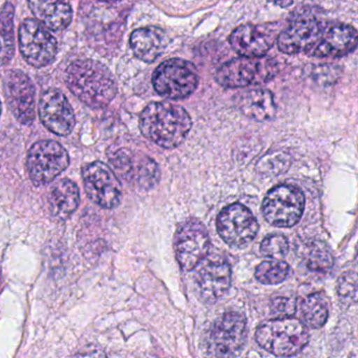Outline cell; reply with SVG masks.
Returning a JSON list of instances; mask_svg holds the SVG:
<instances>
[{"label":"cell","mask_w":358,"mask_h":358,"mask_svg":"<svg viewBox=\"0 0 358 358\" xmlns=\"http://www.w3.org/2000/svg\"><path fill=\"white\" fill-rule=\"evenodd\" d=\"M192 124L188 113L182 106L169 102H152L140 116V129L144 137L166 150L181 145Z\"/></svg>","instance_id":"6da1fadb"},{"label":"cell","mask_w":358,"mask_h":358,"mask_svg":"<svg viewBox=\"0 0 358 358\" xmlns=\"http://www.w3.org/2000/svg\"><path fill=\"white\" fill-rule=\"evenodd\" d=\"M66 85L73 94L90 108H103L117 95V85L112 73L100 62L79 59L66 70Z\"/></svg>","instance_id":"7a4b0ae2"},{"label":"cell","mask_w":358,"mask_h":358,"mask_svg":"<svg viewBox=\"0 0 358 358\" xmlns=\"http://www.w3.org/2000/svg\"><path fill=\"white\" fill-rule=\"evenodd\" d=\"M255 339L269 353L289 357L303 349L309 335L301 320L294 317H278L264 322L257 328Z\"/></svg>","instance_id":"3957f363"},{"label":"cell","mask_w":358,"mask_h":358,"mask_svg":"<svg viewBox=\"0 0 358 358\" xmlns=\"http://www.w3.org/2000/svg\"><path fill=\"white\" fill-rule=\"evenodd\" d=\"M278 73V64L272 58L240 57L226 62L215 73L219 85L227 89L263 85L272 80Z\"/></svg>","instance_id":"277c9868"},{"label":"cell","mask_w":358,"mask_h":358,"mask_svg":"<svg viewBox=\"0 0 358 358\" xmlns=\"http://www.w3.org/2000/svg\"><path fill=\"white\" fill-rule=\"evenodd\" d=\"M247 336V322L238 312L223 314L209 330L206 351L209 358H236Z\"/></svg>","instance_id":"5b68a950"},{"label":"cell","mask_w":358,"mask_h":358,"mask_svg":"<svg viewBox=\"0 0 358 358\" xmlns=\"http://www.w3.org/2000/svg\"><path fill=\"white\" fill-rule=\"evenodd\" d=\"M152 85L159 95L171 100L189 97L199 85L196 66L186 60L173 58L155 71Z\"/></svg>","instance_id":"8992f818"},{"label":"cell","mask_w":358,"mask_h":358,"mask_svg":"<svg viewBox=\"0 0 358 358\" xmlns=\"http://www.w3.org/2000/svg\"><path fill=\"white\" fill-rule=\"evenodd\" d=\"M69 165L70 156L66 148L53 140L33 144L27 158L29 176L36 186L51 183L68 169Z\"/></svg>","instance_id":"52a82bcc"},{"label":"cell","mask_w":358,"mask_h":358,"mask_svg":"<svg viewBox=\"0 0 358 358\" xmlns=\"http://www.w3.org/2000/svg\"><path fill=\"white\" fill-rule=\"evenodd\" d=\"M305 209V196L299 188L293 185L276 186L264 199V217L272 226L292 227L299 223Z\"/></svg>","instance_id":"ba28073f"},{"label":"cell","mask_w":358,"mask_h":358,"mask_svg":"<svg viewBox=\"0 0 358 358\" xmlns=\"http://www.w3.org/2000/svg\"><path fill=\"white\" fill-rule=\"evenodd\" d=\"M18 38L22 56L34 68L49 66L57 55V41L36 20H26L22 22Z\"/></svg>","instance_id":"9c48e42d"},{"label":"cell","mask_w":358,"mask_h":358,"mask_svg":"<svg viewBox=\"0 0 358 358\" xmlns=\"http://www.w3.org/2000/svg\"><path fill=\"white\" fill-rule=\"evenodd\" d=\"M87 196L102 208L118 206L122 198V187L116 173L101 161L90 163L83 171Z\"/></svg>","instance_id":"30bf717a"},{"label":"cell","mask_w":358,"mask_h":358,"mask_svg":"<svg viewBox=\"0 0 358 358\" xmlns=\"http://www.w3.org/2000/svg\"><path fill=\"white\" fill-rule=\"evenodd\" d=\"M217 229L230 246L244 247L255 240L259 224L250 210L241 203L228 205L217 215Z\"/></svg>","instance_id":"8fae6325"},{"label":"cell","mask_w":358,"mask_h":358,"mask_svg":"<svg viewBox=\"0 0 358 358\" xmlns=\"http://www.w3.org/2000/svg\"><path fill=\"white\" fill-rule=\"evenodd\" d=\"M210 238L206 227L196 220L184 222L175 236V252L181 268L194 269L206 257Z\"/></svg>","instance_id":"7c38bea8"},{"label":"cell","mask_w":358,"mask_h":358,"mask_svg":"<svg viewBox=\"0 0 358 358\" xmlns=\"http://www.w3.org/2000/svg\"><path fill=\"white\" fill-rule=\"evenodd\" d=\"M110 161L119 176L142 189H150L160 179L158 164L142 152L121 148L110 156Z\"/></svg>","instance_id":"4fadbf2b"},{"label":"cell","mask_w":358,"mask_h":358,"mask_svg":"<svg viewBox=\"0 0 358 358\" xmlns=\"http://www.w3.org/2000/svg\"><path fill=\"white\" fill-rule=\"evenodd\" d=\"M194 284L199 295L207 303L221 299L231 285V269L225 259L205 257L194 268Z\"/></svg>","instance_id":"5bb4252c"},{"label":"cell","mask_w":358,"mask_h":358,"mask_svg":"<svg viewBox=\"0 0 358 358\" xmlns=\"http://www.w3.org/2000/svg\"><path fill=\"white\" fill-rule=\"evenodd\" d=\"M324 28L314 16H297L278 35V49L288 55L308 54L320 41Z\"/></svg>","instance_id":"9a60e30c"},{"label":"cell","mask_w":358,"mask_h":358,"mask_svg":"<svg viewBox=\"0 0 358 358\" xmlns=\"http://www.w3.org/2000/svg\"><path fill=\"white\" fill-rule=\"evenodd\" d=\"M6 98L14 116L22 124H32L35 119V87L28 75L13 70L3 77Z\"/></svg>","instance_id":"2e32d148"},{"label":"cell","mask_w":358,"mask_h":358,"mask_svg":"<svg viewBox=\"0 0 358 358\" xmlns=\"http://www.w3.org/2000/svg\"><path fill=\"white\" fill-rule=\"evenodd\" d=\"M38 113L43 125L57 136L70 135L76 124L72 106L66 95L57 89H49L41 94Z\"/></svg>","instance_id":"e0dca14e"},{"label":"cell","mask_w":358,"mask_h":358,"mask_svg":"<svg viewBox=\"0 0 358 358\" xmlns=\"http://www.w3.org/2000/svg\"><path fill=\"white\" fill-rule=\"evenodd\" d=\"M357 45V31L348 24L324 27L320 41L307 54L318 58H338L348 55Z\"/></svg>","instance_id":"ac0fdd59"},{"label":"cell","mask_w":358,"mask_h":358,"mask_svg":"<svg viewBox=\"0 0 358 358\" xmlns=\"http://www.w3.org/2000/svg\"><path fill=\"white\" fill-rule=\"evenodd\" d=\"M229 43L242 57L259 58L266 56L271 49L274 36L262 27L244 24L231 33Z\"/></svg>","instance_id":"d6986e66"},{"label":"cell","mask_w":358,"mask_h":358,"mask_svg":"<svg viewBox=\"0 0 358 358\" xmlns=\"http://www.w3.org/2000/svg\"><path fill=\"white\" fill-rule=\"evenodd\" d=\"M129 43L136 57L150 64L164 53L169 38L165 31L158 27H144L131 33Z\"/></svg>","instance_id":"ffe728a7"},{"label":"cell","mask_w":358,"mask_h":358,"mask_svg":"<svg viewBox=\"0 0 358 358\" xmlns=\"http://www.w3.org/2000/svg\"><path fill=\"white\" fill-rule=\"evenodd\" d=\"M236 103L245 116L259 122L271 120L276 115L273 95L266 89L245 92L236 97Z\"/></svg>","instance_id":"44dd1931"},{"label":"cell","mask_w":358,"mask_h":358,"mask_svg":"<svg viewBox=\"0 0 358 358\" xmlns=\"http://www.w3.org/2000/svg\"><path fill=\"white\" fill-rule=\"evenodd\" d=\"M29 7L37 22L52 31H62L70 26L73 10L64 1H29Z\"/></svg>","instance_id":"7402d4cb"},{"label":"cell","mask_w":358,"mask_h":358,"mask_svg":"<svg viewBox=\"0 0 358 358\" xmlns=\"http://www.w3.org/2000/svg\"><path fill=\"white\" fill-rule=\"evenodd\" d=\"M79 203V188L72 180H60L49 194L50 210L58 220L69 219L78 208Z\"/></svg>","instance_id":"603a6c76"},{"label":"cell","mask_w":358,"mask_h":358,"mask_svg":"<svg viewBox=\"0 0 358 358\" xmlns=\"http://www.w3.org/2000/svg\"><path fill=\"white\" fill-rule=\"evenodd\" d=\"M303 322L310 328H322L328 320V303L322 292L312 293L299 303Z\"/></svg>","instance_id":"cb8c5ba5"},{"label":"cell","mask_w":358,"mask_h":358,"mask_svg":"<svg viewBox=\"0 0 358 358\" xmlns=\"http://www.w3.org/2000/svg\"><path fill=\"white\" fill-rule=\"evenodd\" d=\"M290 273V267L286 262L280 259H271L265 261L257 266L255 271V278L266 285L280 284L288 278Z\"/></svg>","instance_id":"d4e9b609"},{"label":"cell","mask_w":358,"mask_h":358,"mask_svg":"<svg viewBox=\"0 0 358 358\" xmlns=\"http://www.w3.org/2000/svg\"><path fill=\"white\" fill-rule=\"evenodd\" d=\"M291 165V156L284 152H273L259 159L257 171L267 177H275L288 171Z\"/></svg>","instance_id":"484cf974"},{"label":"cell","mask_w":358,"mask_h":358,"mask_svg":"<svg viewBox=\"0 0 358 358\" xmlns=\"http://www.w3.org/2000/svg\"><path fill=\"white\" fill-rule=\"evenodd\" d=\"M305 259L308 267L313 271L327 272L333 266L332 255L322 243H312L308 247Z\"/></svg>","instance_id":"4316f807"},{"label":"cell","mask_w":358,"mask_h":358,"mask_svg":"<svg viewBox=\"0 0 358 358\" xmlns=\"http://www.w3.org/2000/svg\"><path fill=\"white\" fill-rule=\"evenodd\" d=\"M289 250V243L284 236L271 234L264 238L261 244V252L263 255L278 259L285 257Z\"/></svg>","instance_id":"83f0119b"},{"label":"cell","mask_w":358,"mask_h":358,"mask_svg":"<svg viewBox=\"0 0 358 358\" xmlns=\"http://www.w3.org/2000/svg\"><path fill=\"white\" fill-rule=\"evenodd\" d=\"M14 7L7 3L0 11V34L3 35L7 43H13Z\"/></svg>","instance_id":"f1b7e54d"},{"label":"cell","mask_w":358,"mask_h":358,"mask_svg":"<svg viewBox=\"0 0 358 358\" xmlns=\"http://www.w3.org/2000/svg\"><path fill=\"white\" fill-rule=\"evenodd\" d=\"M339 66H331V64H324V66H316L312 73V78L315 83H320L322 85H329L334 83L341 74Z\"/></svg>","instance_id":"f546056e"},{"label":"cell","mask_w":358,"mask_h":358,"mask_svg":"<svg viewBox=\"0 0 358 358\" xmlns=\"http://www.w3.org/2000/svg\"><path fill=\"white\" fill-rule=\"evenodd\" d=\"M271 311L282 317H292L296 311V301L289 297H276L272 299Z\"/></svg>","instance_id":"4dcf8cb0"},{"label":"cell","mask_w":358,"mask_h":358,"mask_svg":"<svg viewBox=\"0 0 358 358\" xmlns=\"http://www.w3.org/2000/svg\"><path fill=\"white\" fill-rule=\"evenodd\" d=\"M352 274L343 276L339 282L338 293L341 296L347 297V299H355L356 294V280L353 278L351 280Z\"/></svg>","instance_id":"1f68e13d"},{"label":"cell","mask_w":358,"mask_h":358,"mask_svg":"<svg viewBox=\"0 0 358 358\" xmlns=\"http://www.w3.org/2000/svg\"><path fill=\"white\" fill-rule=\"evenodd\" d=\"M80 358H108V356L101 350H94V351L83 354Z\"/></svg>","instance_id":"d6a6232c"},{"label":"cell","mask_w":358,"mask_h":358,"mask_svg":"<svg viewBox=\"0 0 358 358\" xmlns=\"http://www.w3.org/2000/svg\"><path fill=\"white\" fill-rule=\"evenodd\" d=\"M276 5L282 6V7H286V6L292 5V3H290V1H289V3H278Z\"/></svg>","instance_id":"836d02e7"},{"label":"cell","mask_w":358,"mask_h":358,"mask_svg":"<svg viewBox=\"0 0 358 358\" xmlns=\"http://www.w3.org/2000/svg\"><path fill=\"white\" fill-rule=\"evenodd\" d=\"M0 115H1V104H0Z\"/></svg>","instance_id":"e575fe53"},{"label":"cell","mask_w":358,"mask_h":358,"mask_svg":"<svg viewBox=\"0 0 358 358\" xmlns=\"http://www.w3.org/2000/svg\"><path fill=\"white\" fill-rule=\"evenodd\" d=\"M0 51H1V45H0Z\"/></svg>","instance_id":"d590c367"}]
</instances>
